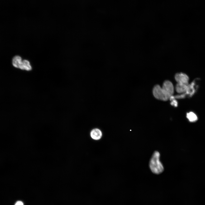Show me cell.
Instances as JSON below:
<instances>
[{
  "label": "cell",
  "mask_w": 205,
  "mask_h": 205,
  "mask_svg": "<svg viewBox=\"0 0 205 205\" xmlns=\"http://www.w3.org/2000/svg\"><path fill=\"white\" fill-rule=\"evenodd\" d=\"M90 135L92 138L97 140L100 139L102 136V133L100 130L98 128H95L92 130Z\"/></svg>",
  "instance_id": "obj_7"
},
{
  "label": "cell",
  "mask_w": 205,
  "mask_h": 205,
  "mask_svg": "<svg viewBox=\"0 0 205 205\" xmlns=\"http://www.w3.org/2000/svg\"><path fill=\"white\" fill-rule=\"evenodd\" d=\"M12 64L15 67L22 70L30 71L32 67L29 62L27 60H22L21 57L19 56H14L12 60Z\"/></svg>",
  "instance_id": "obj_3"
},
{
  "label": "cell",
  "mask_w": 205,
  "mask_h": 205,
  "mask_svg": "<svg viewBox=\"0 0 205 205\" xmlns=\"http://www.w3.org/2000/svg\"><path fill=\"white\" fill-rule=\"evenodd\" d=\"M186 116L188 120L191 122H196L198 120V117L196 115L192 112L187 113Z\"/></svg>",
  "instance_id": "obj_8"
},
{
  "label": "cell",
  "mask_w": 205,
  "mask_h": 205,
  "mask_svg": "<svg viewBox=\"0 0 205 205\" xmlns=\"http://www.w3.org/2000/svg\"><path fill=\"white\" fill-rule=\"evenodd\" d=\"M188 84L177 83L175 87L176 92L181 94L185 93L187 89Z\"/></svg>",
  "instance_id": "obj_6"
},
{
  "label": "cell",
  "mask_w": 205,
  "mask_h": 205,
  "mask_svg": "<svg viewBox=\"0 0 205 205\" xmlns=\"http://www.w3.org/2000/svg\"><path fill=\"white\" fill-rule=\"evenodd\" d=\"M171 102L170 104L172 106L175 107H177L178 106V103L177 101L175 99L171 100Z\"/></svg>",
  "instance_id": "obj_9"
},
{
  "label": "cell",
  "mask_w": 205,
  "mask_h": 205,
  "mask_svg": "<svg viewBox=\"0 0 205 205\" xmlns=\"http://www.w3.org/2000/svg\"><path fill=\"white\" fill-rule=\"evenodd\" d=\"M175 78L178 83L188 84L189 77L184 73H177L175 75Z\"/></svg>",
  "instance_id": "obj_4"
},
{
  "label": "cell",
  "mask_w": 205,
  "mask_h": 205,
  "mask_svg": "<svg viewBox=\"0 0 205 205\" xmlns=\"http://www.w3.org/2000/svg\"><path fill=\"white\" fill-rule=\"evenodd\" d=\"M15 205H24L23 202L21 201H17Z\"/></svg>",
  "instance_id": "obj_10"
},
{
  "label": "cell",
  "mask_w": 205,
  "mask_h": 205,
  "mask_svg": "<svg viewBox=\"0 0 205 205\" xmlns=\"http://www.w3.org/2000/svg\"><path fill=\"white\" fill-rule=\"evenodd\" d=\"M160 153L157 151H155L149 161V167L152 172L155 174L162 173L164 170L163 166L160 160Z\"/></svg>",
  "instance_id": "obj_1"
},
{
  "label": "cell",
  "mask_w": 205,
  "mask_h": 205,
  "mask_svg": "<svg viewBox=\"0 0 205 205\" xmlns=\"http://www.w3.org/2000/svg\"><path fill=\"white\" fill-rule=\"evenodd\" d=\"M162 87L165 89L171 96L173 95L174 92V88L172 83L170 81L168 80L165 81Z\"/></svg>",
  "instance_id": "obj_5"
},
{
  "label": "cell",
  "mask_w": 205,
  "mask_h": 205,
  "mask_svg": "<svg viewBox=\"0 0 205 205\" xmlns=\"http://www.w3.org/2000/svg\"><path fill=\"white\" fill-rule=\"evenodd\" d=\"M153 93L155 98L161 101H167L171 97L165 90L158 85H155L153 87Z\"/></svg>",
  "instance_id": "obj_2"
}]
</instances>
